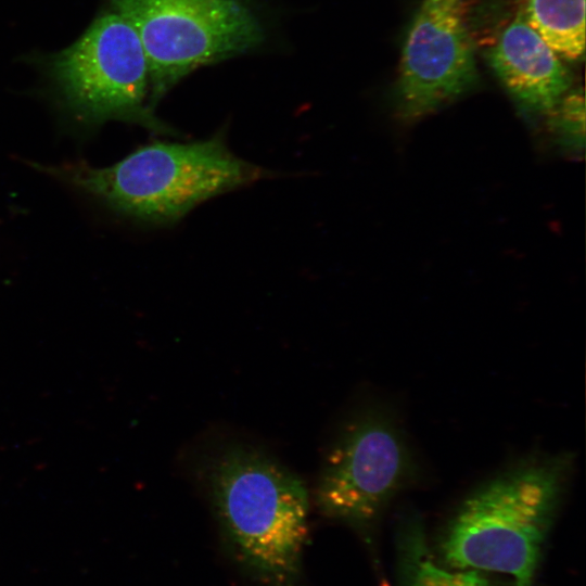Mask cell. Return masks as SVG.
<instances>
[{"instance_id": "cell-9", "label": "cell", "mask_w": 586, "mask_h": 586, "mask_svg": "<svg viewBox=\"0 0 586 586\" xmlns=\"http://www.w3.org/2000/svg\"><path fill=\"white\" fill-rule=\"evenodd\" d=\"M399 586H494L473 569H446L430 550L420 518L408 514L397 534Z\"/></svg>"}, {"instance_id": "cell-11", "label": "cell", "mask_w": 586, "mask_h": 586, "mask_svg": "<svg viewBox=\"0 0 586 586\" xmlns=\"http://www.w3.org/2000/svg\"><path fill=\"white\" fill-rule=\"evenodd\" d=\"M549 117L561 145L573 152L583 151L585 139L583 92L571 88L562 97Z\"/></svg>"}, {"instance_id": "cell-10", "label": "cell", "mask_w": 586, "mask_h": 586, "mask_svg": "<svg viewBox=\"0 0 586 586\" xmlns=\"http://www.w3.org/2000/svg\"><path fill=\"white\" fill-rule=\"evenodd\" d=\"M519 13L558 55H584L585 0H523Z\"/></svg>"}, {"instance_id": "cell-3", "label": "cell", "mask_w": 586, "mask_h": 586, "mask_svg": "<svg viewBox=\"0 0 586 586\" xmlns=\"http://www.w3.org/2000/svg\"><path fill=\"white\" fill-rule=\"evenodd\" d=\"M38 169L153 225H173L209 198L273 176L234 155L221 132L202 141H155L109 167L75 163Z\"/></svg>"}, {"instance_id": "cell-8", "label": "cell", "mask_w": 586, "mask_h": 586, "mask_svg": "<svg viewBox=\"0 0 586 586\" xmlns=\"http://www.w3.org/2000/svg\"><path fill=\"white\" fill-rule=\"evenodd\" d=\"M486 59L509 95L527 113L549 116L573 85L559 55L519 12L489 46Z\"/></svg>"}, {"instance_id": "cell-7", "label": "cell", "mask_w": 586, "mask_h": 586, "mask_svg": "<svg viewBox=\"0 0 586 586\" xmlns=\"http://www.w3.org/2000/svg\"><path fill=\"white\" fill-rule=\"evenodd\" d=\"M477 80L464 0H421L402 51L397 117L418 122L470 91Z\"/></svg>"}, {"instance_id": "cell-6", "label": "cell", "mask_w": 586, "mask_h": 586, "mask_svg": "<svg viewBox=\"0 0 586 586\" xmlns=\"http://www.w3.org/2000/svg\"><path fill=\"white\" fill-rule=\"evenodd\" d=\"M412 473L410 450L393 417L366 409L344 423L324 453L315 504L324 517L368 532Z\"/></svg>"}, {"instance_id": "cell-5", "label": "cell", "mask_w": 586, "mask_h": 586, "mask_svg": "<svg viewBox=\"0 0 586 586\" xmlns=\"http://www.w3.org/2000/svg\"><path fill=\"white\" fill-rule=\"evenodd\" d=\"M138 35L152 110L195 69L255 50L264 27L246 0H109Z\"/></svg>"}, {"instance_id": "cell-4", "label": "cell", "mask_w": 586, "mask_h": 586, "mask_svg": "<svg viewBox=\"0 0 586 586\" xmlns=\"http://www.w3.org/2000/svg\"><path fill=\"white\" fill-rule=\"evenodd\" d=\"M62 111L93 127L107 120L142 126L153 133L177 136L149 105V68L141 41L114 9L104 8L66 48L28 60Z\"/></svg>"}, {"instance_id": "cell-1", "label": "cell", "mask_w": 586, "mask_h": 586, "mask_svg": "<svg viewBox=\"0 0 586 586\" xmlns=\"http://www.w3.org/2000/svg\"><path fill=\"white\" fill-rule=\"evenodd\" d=\"M204 483L240 565L262 586H294L308 535L302 480L265 451L230 443L206 462Z\"/></svg>"}, {"instance_id": "cell-2", "label": "cell", "mask_w": 586, "mask_h": 586, "mask_svg": "<svg viewBox=\"0 0 586 586\" xmlns=\"http://www.w3.org/2000/svg\"><path fill=\"white\" fill-rule=\"evenodd\" d=\"M571 462L564 454L524 460L473 491L441 537L448 566L502 573L514 586H533Z\"/></svg>"}]
</instances>
